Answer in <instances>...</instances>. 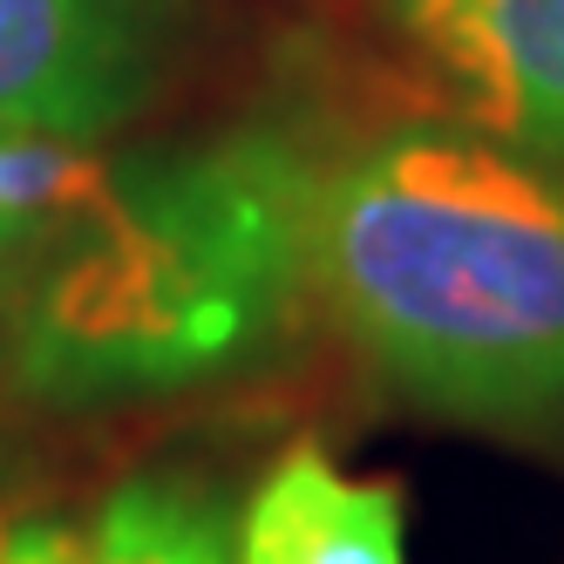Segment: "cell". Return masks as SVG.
<instances>
[{"instance_id": "6da1fadb", "label": "cell", "mask_w": 564, "mask_h": 564, "mask_svg": "<svg viewBox=\"0 0 564 564\" xmlns=\"http://www.w3.org/2000/svg\"><path fill=\"white\" fill-rule=\"evenodd\" d=\"M313 177L286 130L102 156L0 313L42 409H123L259 368L313 300Z\"/></svg>"}, {"instance_id": "7a4b0ae2", "label": "cell", "mask_w": 564, "mask_h": 564, "mask_svg": "<svg viewBox=\"0 0 564 564\" xmlns=\"http://www.w3.org/2000/svg\"><path fill=\"white\" fill-rule=\"evenodd\" d=\"M313 300L429 415H564V164L394 123L313 177Z\"/></svg>"}, {"instance_id": "3957f363", "label": "cell", "mask_w": 564, "mask_h": 564, "mask_svg": "<svg viewBox=\"0 0 564 564\" xmlns=\"http://www.w3.org/2000/svg\"><path fill=\"white\" fill-rule=\"evenodd\" d=\"M171 0H0V123L102 143L143 109Z\"/></svg>"}, {"instance_id": "277c9868", "label": "cell", "mask_w": 564, "mask_h": 564, "mask_svg": "<svg viewBox=\"0 0 564 564\" xmlns=\"http://www.w3.org/2000/svg\"><path fill=\"white\" fill-rule=\"evenodd\" d=\"M388 14L463 123L564 164V0H394Z\"/></svg>"}, {"instance_id": "5b68a950", "label": "cell", "mask_w": 564, "mask_h": 564, "mask_svg": "<svg viewBox=\"0 0 564 564\" xmlns=\"http://www.w3.org/2000/svg\"><path fill=\"white\" fill-rule=\"evenodd\" d=\"M231 564H409L401 490L340 469L319 442H293L238 510Z\"/></svg>"}, {"instance_id": "8992f818", "label": "cell", "mask_w": 564, "mask_h": 564, "mask_svg": "<svg viewBox=\"0 0 564 564\" xmlns=\"http://www.w3.org/2000/svg\"><path fill=\"white\" fill-rule=\"evenodd\" d=\"M62 564H231V510L205 476L143 469L75 517Z\"/></svg>"}, {"instance_id": "52a82bcc", "label": "cell", "mask_w": 564, "mask_h": 564, "mask_svg": "<svg viewBox=\"0 0 564 564\" xmlns=\"http://www.w3.org/2000/svg\"><path fill=\"white\" fill-rule=\"evenodd\" d=\"M102 171L96 143H62V137H28L0 123V313H8L21 272L42 259V246L62 231L75 197Z\"/></svg>"}, {"instance_id": "ba28073f", "label": "cell", "mask_w": 564, "mask_h": 564, "mask_svg": "<svg viewBox=\"0 0 564 564\" xmlns=\"http://www.w3.org/2000/svg\"><path fill=\"white\" fill-rule=\"evenodd\" d=\"M75 538V517L62 510H0V564H62Z\"/></svg>"}]
</instances>
